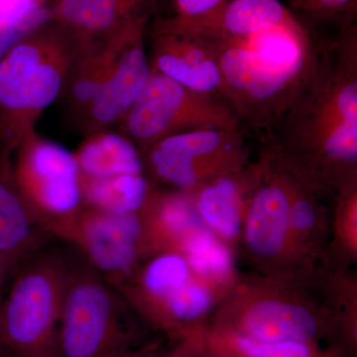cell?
Instances as JSON below:
<instances>
[{
  "label": "cell",
  "instance_id": "cell-1",
  "mask_svg": "<svg viewBox=\"0 0 357 357\" xmlns=\"http://www.w3.org/2000/svg\"><path fill=\"white\" fill-rule=\"evenodd\" d=\"M319 41L316 65L266 131L270 151L317 190H337L356 178L357 29L338 26Z\"/></svg>",
  "mask_w": 357,
  "mask_h": 357
},
{
  "label": "cell",
  "instance_id": "cell-2",
  "mask_svg": "<svg viewBox=\"0 0 357 357\" xmlns=\"http://www.w3.org/2000/svg\"><path fill=\"white\" fill-rule=\"evenodd\" d=\"M197 38L217 62L222 100L243 128L265 132L287 109L318 59V38L299 20L243 38Z\"/></svg>",
  "mask_w": 357,
  "mask_h": 357
},
{
  "label": "cell",
  "instance_id": "cell-3",
  "mask_svg": "<svg viewBox=\"0 0 357 357\" xmlns=\"http://www.w3.org/2000/svg\"><path fill=\"white\" fill-rule=\"evenodd\" d=\"M51 17L0 61V145L13 154L40 116L62 96L84 43Z\"/></svg>",
  "mask_w": 357,
  "mask_h": 357
},
{
  "label": "cell",
  "instance_id": "cell-4",
  "mask_svg": "<svg viewBox=\"0 0 357 357\" xmlns=\"http://www.w3.org/2000/svg\"><path fill=\"white\" fill-rule=\"evenodd\" d=\"M67 245L54 241L15 270L0 303L4 344L15 357H60L58 331L69 280Z\"/></svg>",
  "mask_w": 357,
  "mask_h": 357
},
{
  "label": "cell",
  "instance_id": "cell-5",
  "mask_svg": "<svg viewBox=\"0 0 357 357\" xmlns=\"http://www.w3.org/2000/svg\"><path fill=\"white\" fill-rule=\"evenodd\" d=\"M66 245L70 273L59 324V356H119L135 345L132 318L137 312L74 246Z\"/></svg>",
  "mask_w": 357,
  "mask_h": 357
},
{
  "label": "cell",
  "instance_id": "cell-6",
  "mask_svg": "<svg viewBox=\"0 0 357 357\" xmlns=\"http://www.w3.org/2000/svg\"><path fill=\"white\" fill-rule=\"evenodd\" d=\"M13 168L21 196L35 220L52 238L69 243L84 206L74 152L35 130L14 150Z\"/></svg>",
  "mask_w": 357,
  "mask_h": 357
},
{
  "label": "cell",
  "instance_id": "cell-7",
  "mask_svg": "<svg viewBox=\"0 0 357 357\" xmlns=\"http://www.w3.org/2000/svg\"><path fill=\"white\" fill-rule=\"evenodd\" d=\"M206 330L234 333L257 342H300L356 351L354 321L282 294H260L225 307Z\"/></svg>",
  "mask_w": 357,
  "mask_h": 357
},
{
  "label": "cell",
  "instance_id": "cell-8",
  "mask_svg": "<svg viewBox=\"0 0 357 357\" xmlns=\"http://www.w3.org/2000/svg\"><path fill=\"white\" fill-rule=\"evenodd\" d=\"M117 126L141 153L154 143L176 134L204 129H244L222 98L187 88L154 70Z\"/></svg>",
  "mask_w": 357,
  "mask_h": 357
},
{
  "label": "cell",
  "instance_id": "cell-9",
  "mask_svg": "<svg viewBox=\"0 0 357 357\" xmlns=\"http://www.w3.org/2000/svg\"><path fill=\"white\" fill-rule=\"evenodd\" d=\"M243 130L204 129L169 136L141 153L144 173L155 187L190 192L213 178L248 165Z\"/></svg>",
  "mask_w": 357,
  "mask_h": 357
},
{
  "label": "cell",
  "instance_id": "cell-10",
  "mask_svg": "<svg viewBox=\"0 0 357 357\" xmlns=\"http://www.w3.org/2000/svg\"><path fill=\"white\" fill-rule=\"evenodd\" d=\"M260 158L261 170L246 201L241 236L249 253L258 261L276 262L292 246L294 171L267 148H263Z\"/></svg>",
  "mask_w": 357,
  "mask_h": 357
},
{
  "label": "cell",
  "instance_id": "cell-11",
  "mask_svg": "<svg viewBox=\"0 0 357 357\" xmlns=\"http://www.w3.org/2000/svg\"><path fill=\"white\" fill-rule=\"evenodd\" d=\"M114 287L147 256L139 213H115L84 206L69 243Z\"/></svg>",
  "mask_w": 357,
  "mask_h": 357
},
{
  "label": "cell",
  "instance_id": "cell-12",
  "mask_svg": "<svg viewBox=\"0 0 357 357\" xmlns=\"http://www.w3.org/2000/svg\"><path fill=\"white\" fill-rule=\"evenodd\" d=\"M148 22L135 21L122 28L109 75L95 100L76 121L84 136L117 126L146 86L152 72L145 46Z\"/></svg>",
  "mask_w": 357,
  "mask_h": 357
},
{
  "label": "cell",
  "instance_id": "cell-13",
  "mask_svg": "<svg viewBox=\"0 0 357 357\" xmlns=\"http://www.w3.org/2000/svg\"><path fill=\"white\" fill-rule=\"evenodd\" d=\"M296 21L298 18L279 0H229L199 17L178 20L169 16L158 21L154 30L184 32L203 39L229 40Z\"/></svg>",
  "mask_w": 357,
  "mask_h": 357
},
{
  "label": "cell",
  "instance_id": "cell-14",
  "mask_svg": "<svg viewBox=\"0 0 357 357\" xmlns=\"http://www.w3.org/2000/svg\"><path fill=\"white\" fill-rule=\"evenodd\" d=\"M152 39L148 52L152 70L187 88L222 98L220 70L203 42L188 33L156 30Z\"/></svg>",
  "mask_w": 357,
  "mask_h": 357
},
{
  "label": "cell",
  "instance_id": "cell-15",
  "mask_svg": "<svg viewBox=\"0 0 357 357\" xmlns=\"http://www.w3.org/2000/svg\"><path fill=\"white\" fill-rule=\"evenodd\" d=\"M261 165L260 158L255 165H246L187 192L202 222L225 243H234L241 236L246 201Z\"/></svg>",
  "mask_w": 357,
  "mask_h": 357
},
{
  "label": "cell",
  "instance_id": "cell-16",
  "mask_svg": "<svg viewBox=\"0 0 357 357\" xmlns=\"http://www.w3.org/2000/svg\"><path fill=\"white\" fill-rule=\"evenodd\" d=\"M158 0H50L49 13L84 41L107 38L124 26L150 20Z\"/></svg>",
  "mask_w": 357,
  "mask_h": 357
},
{
  "label": "cell",
  "instance_id": "cell-17",
  "mask_svg": "<svg viewBox=\"0 0 357 357\" xmlns=\"http://www.w3.org/2000/svg\"><path fill=\"white\" fill-rule=\"evenodd\" d=\"M52 238L33 218L14 178L13 155L0 148V252L17 269Z\"/></svg>",
  "mask_w": 357,
  "mask_h": 357
},
{
  "label": "cell",
  "instance_id": "cell-18",
  "mask_svg": "<svg viewBox=\"0 0 357 357\" xmlns=\"http://www.w3.org/2000/svg\"><path fill=\"white\" fill-rule=\"evenodd\" d=\"M139 215L147 255L165 251L180 252L188 236L206 227L188 192L162 189L153 185Z\"/></svg>",
  "mask_w": 357,
  "mask_h": 357
},
{
  "label": "cell",
  "instance_id": "cell-19",
  "mask_svg": "<svg viewBox=\"0 0 357 357\" xmlns=\"http://www.w3.org/2000/svg\"><path fill=\"white\" fill-rule=\"evenodd\" d=\"M121 30L107 38L86 41L75 61L61 96L75 121L84 114L105 83L119 49Z\"/></svg>",
  "mask_w": 357,
  "mask_h": 357
},
{
  "label": "cell",
  "instance_id": "cell-20",
  "mask_svg": "<svg viewBox=\"0 0 357 357\" xmlns=\"http://www.w3.org/2000/svg\"><path fill=\"white\" fill-rule=\"evenodd\" d=\"M74 153L82 178H102L144 173L139 149L123 134L109 128L86 135Z\"/></svg>",
  "mask_w": 357,
  "mask_h": 357
},
{
  "label": "cell",
  "instance_id": "cell-21",
  "mask_svg": "<svg viewBox=\"0 0 357 357\" xmlns=\"http://www.w3.org/2000/svg\"><path fill=\"white\" fill-rule=\"evenodd\" d=\"M202 340L215 357H356L342 347L300 342H257L215 330H204Z\"/></svg>",
  "mask_w": 357,
  "mask_h": 357
},
{
  "label": "cell",
  "instance_id": "cell-22",
  "mask_svg": "<svg viewBox=\"0 0 357 357\" xmlns=\"http://www.w3.org/2000/svg\"><path fill=\"white\" fill-rule=\"evenodd\" d=\"M84 206L115 213H138L146 203L151 183L143 174L102 178L81 177Z\"/></svg>",
  "mask_w": 357,
  "mask_h": 357
},
{
  "label": "cell",
  "instance_id": "cell-23",
  "mask_svg": "<svg viewBox=\"0 0 357 357\" xmlns=\"http://www.w3.org/2000/svg\"><path fill=\"white\" fill-rule=\"evenodd\" d=\"M192 275L208 284H225L234 275V256L229 244L208 227L192 232L181 246Z\"/></svg>",
  "mask_w": 357,
  "mask_h": 357
},
{
  "label": "cell",
  "instance_id": "cell-24",
  "mask_svg": "<svg viewBox=\"0 0 357 357\" xmlns=\"http://www.w3.org/2000/svg\"><path fill=\"white\" fill-rule=\"evenodd\" d=\"M294 8L306 14L317 23L337 20L340 23L354 22L356 0H290Z\"/></svg>",
  "mask_w": 357,
  "mask_h": 357
},
{
  "label": "cell",
  "instance_id": "cell-25",
  "mask_svg": "<svg viewBox=\"0 0 357 357\" xmlns=\"http://www.w3.org/2000/svg\"><path fill=\"white\" fill-rule=\"evenodd\" d=\"M50 0H0V21L43 22L50 17Z\"/></svg>",
  "mask_w": 357,
  "mask_h": 357
},
{
  "label": "cell",
  "instance_id": "cell-26",
  "mask_svg": "<svg viewBox=\"0 0 357 357\" xmlns=\"http://www.w3.org/2000/svg\"><path fill=\"white\" fill-rule=\"evenodd\" d=\"M229 0H172L174 13L178 20L199 17L211 13Z\"/></svg>",
  "mask_w": 357,
  "mask_h": 357
},
{
  "label": "cell",
  "instance_id": "cell-27",
  "mask_svg": "<svg viewBox=\"0 0 357 357\" xmlns=\"http://www.w3.org/2000/svg\"><path fill=\"white\" fill-rule=\"evenodd\" d=\"M176 340L172 344L166 345L161 342H152L149 344L131 347L116 357H169L174 349Z\"/></svg>",
  "mask_w": 357,
  "mask_h": 357
},
{
  "label": "cell",
  "instance_id": "cell-28",
  "mask_svg": "<svg viewBox=\"0 0 357 357\" xmlns=\"http://www.w3.org/2000/svg\"><path fill=\"white\" fill-rule=\"evenodd\" d=\"M169 357H208L204 351L201 335L183 338L177 340Z\"/></svg>",
  "mask_w": 357,
  "mask_h": 357
},
{
  "label": "cell",
  "instance_id": "cell-29",
  "mask_svg": "<svg viewBox=\"0 0 357 357\" xmlns=\"http://www.w3.org/2000/svg\"><path fill=\"white\" fill-rule=\"evenodd\" d=\"M15 267L0 252V300L3 297L11 277L15 272Z\"/></svg>",
  "mask_w": 357,
  "mask_h": 357
},
{
  "label": "cell",
  "instance_id": "cell-30",
  "mask_svg": "<svg viewBox=\"0 0 357 357\" xmlns=\"http://www.w3.org/2000/svg\"><path fill=\"white\" fill-rule=\"evenodd\" d=\"M0 303H1V300H0ZM6 356H13V354L4 344L3 335H2L1 316H0V357H6Z\"/></svg>",
  "mask_w": 357,
  "mask_h": 357
},
{
  "label": "cell",
  "instance_id": "cell-31",
  "mask_svg": "<svg viewBox=\"0 0 357 357\" xmlns=\"http://www.w3.org/2000/svg\"><path fill=\"white\" fill-rule=\"evenodd\" d=\"M204 351H206V356H208V357H215L213 356V354H211L210 352H208V351H206V347H204Z\"/></svg>",
  "mask_w": 357,
  "mask_h": 357
},
{
  "label": "cell",
  "instance_id": "cell-32",
  "mask_svg": "<svg viewBox=\"0 0 357 357\" xmlns=\"http://www.w3.org/2000/svg\"><path fill=\"white\" fill-rule=\"evenodd\" d=\"M0 148H1V145H0Z\"/></svg>",
  "mask_w": 357,
  "mask_h": 357
}]
</instances>
